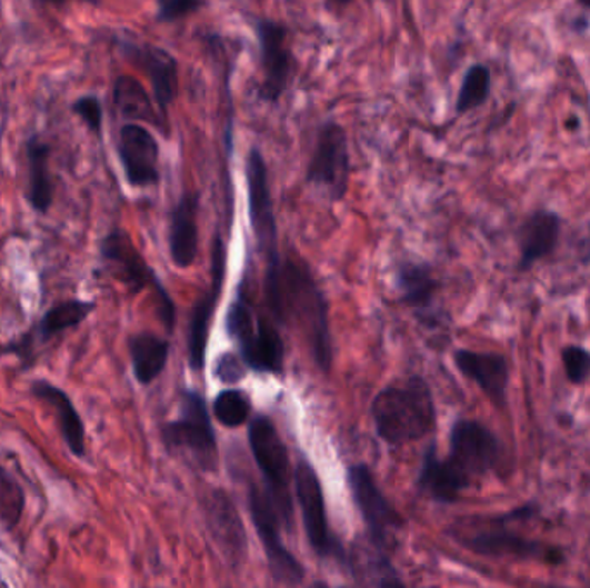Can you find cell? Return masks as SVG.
<instances>
[{"mask_svg":"<svg viewBox=\"0 0 590 588\" xmlns=\"http://www.w3.org/2000/svg\"><path fill=\"white\" fill-rule=\"evenodd\" d=\"M267 302L278 323L301 335L314 365L328 373L333 365L328 305L309 266L301 259L280 258L267 265Z\"/></svg>","mask_w":590,"mask_h":588,"instance_id":"obj_1","label":"cell"},{"mask_svg":"<svg viewBox=\"0 0 590 588\" xmlns=\"http://www.w3.org/2000/svg\"><path fill=\"white\" fill-rule=\"evenodd\" d=\"M374 430L392 447L417 442L436 430L437 409L430 385L413 375L387 385L371 402Z\"/></svg>","mask_w":590,"mask_h":588,"instance_id":"obj_2","label":"cell"},{"mask_svg":"<svg viewBox=\"0 0 590 588\" xmlns=\"http://www.w3.org/2000/svg\"><path fill=\"white\" fill-rule=\"evenodd\" d=\"M533 506H521L499 516H473L459 518L448 528L454 542L483 558L546 559L548 562L563 561L560 550L549 549L537 540L524 539L510 530L514 519L536 515Z\"/></svg>","mask_w":590,"mask_h":588,"instance_id":"obj_3","label":"cell"},{"mask_svg":"<svg viewBox=\"0 0 590 588\" xmlns=\"http://www.w3.org/2000/svg\"><path fill=\"white\" fill-rule=\"evenodd\" d=\"M161 439L171 454H186L202 471H217L218 442L208 400L197 390H183L180 415L161 428Z\"/></svg>","mask_w":590,"mask_h":588,"instance_id":"obj_4","label":"cell"},{"mask_svg":"<svg viewBox=\"0 0 590 588\" xmlns=\"http://www.w3.org/2000/svg\"><path fill=\"white\" fill-rule=\"evenodd\" d=\"M249 446L264 480L268 497L282 519V525L292 530V469H290L289 449L268 416L258 415L251 419Z\"/></svg>","mask_w":590,"mask_h":588,"instance_id":"obj_5","label":"cell"},{"mask_svg":"<svg viewBox=\"0 0 590 588\" xmlns=\"http://www.w3.org/2000/svg\"><path fill=\"white\" fill-rule=\"evenodd\" d=\"M101 256L112 268V273L121 283L127 285L131 292L151 289L158 302V316L164 330L173 333L177 325V308L168 293L167 287L159 280L151 266L147 265L140 250L131 240L130 235L121 228H112L101 242Z\"/></svg>","mask_w":590,"mask_h":588,"instance_id":"obj_6","label":"cell"},{"mask_svg":"<svg viewBox=\"0 0 590 588\" xmlns=\"http://www.w3.org/2000/svg\"><path fill=\"white\" fill-rule=\"evenodd\" d=\"M293 489L301 508L302 525L309 546L320 559H337L342 568H348V554L333 537L328 524L327 504H324L323 485L314 466L301 456L293 469Z\"/></svg>","mask_w":590,"mask_h":588,"instance_id":"obj_7","label":"cell"},{"mask_svg":"<svg viewBox=\"0 0 590 588\" xmlns=\"http://www.w3.org/2000/svg\"><path fill=\"white\" fill-rule=\"evenodd\" d=\"M348 485L356 508L367 527L364 537L373 546L390 552L398 546L399 534L406 525L404 518L383 496L379 484L374 480L373 471L363 462L349 466Z\"/></svg>","mask_w":590,"mask_h":588,"instance_id":"obj_8","label":"cell"},{"mask_svg":"<svg viewBox=\"0 0 590 588\" xmlns=\"http://www.w3.org/2000/svg\"><path fill=\"white\" fill-rule=\"evenodd\" d=\"M498 435L477 419L461 418L452 425L446 462L468 487L494 471L501 459Z\"/></svg>","mask_w":590,"mask_h":588,"instance_id":"obj_9","label":"cell"},{"mask_svg":"<svg viewBox=\"0 0 590 588\" xmlns=\"http://www.w3.org/2000/svg\"><path fill=\"white\" fill-rule=\"evenodd\" d=\"M248 500L252 524H254L256 531H258L262 550L267 554L268 569H270L274 584H304V566L298 561V558L283 544L282 535H280L282 519L278 516L267 490L259 489L256 484L249 485Z\"/></svg>","mask_w":590,"mask_h":588,"instance_id":"obj_10","label":"cell"},{"mask_svg":"<svg viewBox=\"0 0 590 588\" xmlns=\"http://www.w3.org/2000/svg\"><path fill=\"white\" fill-rule=\"evenodd\" d=\"M351 156H349L348 131L337 121H327L318 131L317 146L309 159L306 181L337 202L349 190Z\"/></svg>","mask_w":590,"mask_h":588,"instance_id":"obj_11","label":"cell"},{"mask_svg":"<svg viewBox=\"0 0 590 588\" xmlns=\"http://www.w3.org/2000/svg\"><path fill=\"white\" fill-rule=\"evenodd\" d=\"M246 180H248L249 216L254 231L256 243L267 265H273L280 255L278 247V227L274 218L273 199H271L268 166L258 147H251L246 161Z\"/></svg>","mask_w":590,"mask_h":588,"instance_id":"obj_12","label":"cell"},{"mask_svg":"<svg viewBox=\"0 0 590 588\" xmlns=\"http://www.w3.org/2000/svg\"><path fill=\"white\" fill-rule=\"evenodd\" d=\"M256 36H258L262 73L258 97L268 104H278L289 87L292 74L289 28L280 21L261 18L256 20Z\"/></svg>","mask_w":590,"mask_h":588,"instance_id":"obj_13","label":"cell"},{"mask_svg":"<svg viewBox=\"0 0 590 588\" xmlns=\"http://www.w3.org/2000/svg\"><path fill=\"white\" fill-rule=\"evenodd\" d=\"M224 278H227V246H224L223 237L217 233L212 239L211 283L208 290L197 299L192 315H190L189 366L196 373L204 371L209 331H211L212 316L223 293Z\"/></svg>","mask_w":590,"mask_h":588,"instance_id":"obj_14","label":"cell"},{"mask_svg":"<svg viewBox=\"0 0 590 588\" xmlns=\"http://www.w3.org/2000/svg\"><path fill=\"white\" fill-rule=\"evenodd\" d=\"M121 52L124 58L137 66L147 74L151 81L154 102L158 106L159 114L167 120L168 111L174 104L180 89L178 80V61L167 49L154 46V43L131 42V40H121Z\"/></svg>","mask_w":590,"mask_h":588,"instance_id":"obj_15","label":"cell"},{"mask_svg":"<svg viewBox=\"0 0 590 588\" xmlns=\"http://www.w3.org/2000/svg\"><path fill=\"white\" fill-rule=\"evenodd\" d=\"M204 515L212 542L224 561L240 568L248 559V535L236 504L224 490L212 489L204 500Z\"/></svg>","mask_w":590,"mask_h":588,"instance_id":"obj_16","label":"cell"},{"mask_svg":"<svg viewBox=\"0 0 590 588\" xmlns=\"http://www.w3.org/2000/svg\"><path fill=\"white\" fill-rule=\"evenodd\" d=\"M118 156L124 178L133 189H149L161 180L159 173V143L149 128L127 123L118 136Z\"/></svg>","mask_w":590,"mask_h":588,"instance_id":"obj_17","label":"cell"},{"mask_svg":"<svg viewBox=\"0 0 590 588\" xmlns=\"http://www.w3.org/2000/svg\"><path fill=\"white\" fill-rule=\"evenodd\" d=\"M452 359H454L459 373L473 381L496 408H506L508 385H510V365L504 356L498 352L458 349Z\"/></svg>","mask_w":590,"mask_h":588,"instance_id":"obj_18","label":"cell"},{"mask_svg":"<svg viewBox=\"0 0 590 588\" xmlns=\"http://www.w3.org/2000/svg\"><path fill=\"white\" fill-rule=\"evenodd\" d=\"M236 343L239 346V355L256 373L274 375V377L283 373L286 346L282 335L267 319L258 316L254 327Z\"/></svg>","mask_w":590,"mask_h":588,"instance_id":"obj_19","label":"cell"},{"mask_svg":"<svg viewBox=\"0 0 590 588\" xmlns=\"http://www.w3.org/2000/svg\"><path fill=\"white\" fill-rule=\"evenodd\" d=\"M561 216L548 209H539L523 221L518 231V246H520V271H527L536 262L542 261L554 252L560 242Z\"/></svg>","mask_w":590,"mask_h":588,"instance_id":"obj_20","label":"cell"},{"mask_svg":"<svg viewBox=\"0 0 590 588\" xmlns=\"http://www.w3.org/2000/svg\"><path fill=\"white\" fill-rule=\"evenodd\" d=\"M199 200L197 192L182 193L170 216V255L171 261L180 270H187L196 262L199 252Z\"/></svg>","mask_w":590,"mask_h":588,"instance_id":"obj_21","label":"cell"},{"mask_svg":"<svg viewBox=\"0 0 590 588\" xmlns=\"http://www.w3.org/2000/svg\"><path fill=\"white\" fill-rule=\"evenodd\" d=\"M31 393L37 399L43 400L47 406L54 409L58 416L59 430L66 446L74 458L83 459L87 456V431L83 419L73 405L70 393L64 392L58 385L47 380H36L30 387Z\"/></svg>","mask_w":590,"mask_h":588,"instance_id":"obj_22","label":"cell"},{"mask_svg":"<svg viewBox=\"0 0 590 588\" xmlns=\"http://www.w3.org/2000/svg\"><path fill=\"white\" fill-rule=\"evenodd\" d=\"M24 156H27L28 166L24 197L33 211L47 215L54 205V181L49 171V161L52 156L51 143L46 142L40 133H33L24 143Z\"/></svg>","mask_w":590,"mask_h":588,"instance_id":"obj_23","label":"cell"},{"mask_svg":"<svg viewBox=\"0 0 590 588\" xmlns=\"http://www.w3.org/2000/svg\"><path fill=\"white\" fill-rule=\"evenodd\" d=\"M390 552L373 546L364 537L361 542L351 547L348 556V569L351 577L361 585H377V587H402L404 581L390 561Z\"/></svg>","mask_w":590,"mask_h":588,"instance_id":"obj_24","label":"cell"},{"mask_svg":"<svg viewBox=\"0 0 590 588\" xmlns=\"http://www.w3.org/2000/svg\"><path fill=\"white\" fill-rule=\"evenodd\" d=\"M418 489L436 502L454 504L470 487L452 471L446 459L439 458L436 446L432 444L421 461Z\"/></svg>","mask_w":590,"mask_h":588,"instance_id":"obj_25","label":"cell"},{"mask_svg":"<svg viewBox=\"0 0 590 588\" xmlns=\"http://www.w3.org/2000/svg\"><path fill=\"white\" fill-rule=\"evenodd\" d=\"M170 340L161 339L152 331H140L128 340L131 368L137 381L143 387L154 383L170 361Z\"/></svg>","mask_w":590,"mask_h":588,"instance_id":"obj_26","label":"cell"},{"mask_svg":"<svg viewBox=\"0 0 590 588\" xmlns=\"http://www.w3.org/2000/svg\"><path fill=\"white\" fill-rule=\"evenodd\" d=\"M396 287L409 309L420 316L430 315L439 290V281L433 277L430 266L423 262H402L396 271Z\"/></svg>","mask_w":590,"mask_h":588,"instance_id":"obj_27","label":"cell"},{"mask_svg":"<svg viewBox=\"0 0 590 588\" xmlns=\"http://www.w3.org/2000/svg\"><path fill=\"white\" fill-rule=\"evenodd\" d=\"M112 102H114L117 111L130 120V123L143 121V123L154 124L159 130L168 133L167 121L159 118L154 102L137 78L130 77V74H120L114 80V87H112Z\"/></svg>","mask_w":590,"mask_h":588,"instance_id":"obj_28","label":"cell"},{"mask_svg":"<svg viewBox=\"0 0 590 588\" xmlns=\"http://www.w3.org/2000/svg\"><path fill=\"white\" fill-rule=\"evenodd\" d=\"M93 309L96 305L89 300H62L59 305L47 309L46 315L40 319L37 325V340L46 343L71 328L80 327L92 315Z\"/></svg>","mask_w":590,"mask_h":588,"instance_id":"obj_29","label":"cell"},{"mask_svg":"<svg viewBox=\"0 0 590 588\" xmlns=\"http://www.w3.org/2000/svg\"><path fill=\"white\" fill-rule=\"evenodd\" d=\"M492 89V73L486 64H471L464 73L458 99H456V112L459 116L482 108Z\"/></svg>","mask_w":590,"mask_h":588,"instance_id":"obj_30","label":"cell"},{"mask_svg":"<svg viewBox=\"0 0 590 588\" xmlns=\"http://www.w3.org/2000/svg\"><path fill=\"white\" fill-rule=\"evenodd\" d=\"M212 415L223 427H243L251 419V397L248 396V392L239 389L223 390L212 402Z\"/></svg>","mask_w":590,"mask_h":588,"instance_id":"obj_31","label":"cell"},{"mask_svg":"<svg viewBox=\"0 0 590 588\" xmlns=\"http://www.w3.org/2000/svg\"><path fill=\"white\" fill-rule=\"evenodd\" d=\"M24 511V494L14 478L0 466V521L6 527H16Z\"/></svg>","mask_w":590,"mask_h":588,"instance_id":"obj_32","label":"cell"},{"mask_svg":"<svg viewBox=\"0 0 590 588\" xmlns=\"http://www.w3.org/2000/svg\"><path fill=\"white\" fill-rule=\"evenodd\" d=\"M564 375L573 385H582L590 377V352L582 346H567L561 350Z\"/></svg>","mask_w":590,"mask_h":588,"instance_id":"obj_33","label":"cell"},{"mask_svg":"<svg viewBox=\"0 0 590 588\" xmlns=\"http://www.w3.org/2000/svg\"><path fill=\"white\" fill-rule=\"evenodd\" d=\"M71 111L87 124L93 136H102V123H104V109L101 99L97 96H81L71 104Z\"/></svg>","mask_w":590,"mask_h":588,"instance_id":"obj_34","label":"cell"},{"mask_svg":"<svg viewBox=\"0 0 590 588\" xmlns=\"http://www.w3.org/2000/svg\"><path fill=\"white\" fill-rule=\"evenodd\" d=\"M206 0H158L156 20L159 23H177L204 8Z\"/></svg>","mask_w":590,"mask_h":588,"instance_id":"obj_35","label":"cell"},{"mask_svg":"<svg viewBox=\"0 0 590 588\" xmlns=\"http://www.w3.org/2000/svg\"><path fill=\"white\" fill-rule=\"evenodd\" d=\"M249 366L243 361L242 356L236 352H223L214 362V377L221 383H237L248 375Z\"/></svg>","mask_w":590,"mask_h":588,"instance_id":"obj_36","label":"cell"},{"mask_svg":"<svg viewBox=\"0 0 590 588\" xmlns=\"http://www.w3.org/2000/svg\"><path fill=\"white\" fill-rule=\"evenodd\" d=\"M351 4L352 0H327V8L336 12L343 11V9L349 8Z\"/></svg>","mask_w":590,"mask_h":588,"instance_id":"obj_37","label":"cell"},{"mask_svg":"<svg viewBox=\"0 0 590 588\" xmlns=\"http://www.w3.org/2000/svg\"><path fill=\"white\" fill-rule=\"evenodd\" d=\"M36 4H51V6H62L70 0H33ZM81 2H89V4H99L101 0H81Z\"/></svg>","mask_w":590,"mask_h":588,"instance_id":"obj_38","label":"cell"},{"mask_svg":"<svg viewBox=\"0 0 590 588\" xmlns=\"http://www.w3.org/2000/svg\"><path fill=\"white\" fill-rule=\"evenodd\" d=\"M580 6H582L583 9H587V11H590V0H577Z\"/></svg>","mask_w":590,"mask_h":588,"instance_id":"obj_39","label":"cell"}]
</instances>
